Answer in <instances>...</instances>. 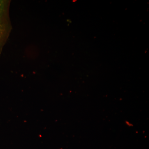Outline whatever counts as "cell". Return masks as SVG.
<instances>
[{"label":"cell","instance_id":"6da1fadb","mask_svg":"<svg viewBox=\"0 0 149 149\" xmlns=\"http://www.w3.org/2000/svg\"><path fill=\"white\" fill-rule=\"evenodd\" d=\"M10 3V1L0 0V54L12 29L9 14Z\"/></svg>","mask_w":149,"mask_h":149}]
</instances>
